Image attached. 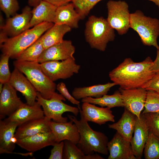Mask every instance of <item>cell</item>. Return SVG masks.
<instances>
[{
    "mask_svg": "<svg viewBox=\"0 0 159 159\" xmlns=\"http://www.w3.org/2000/svg\"><path fill=\"white\" fill-rule=\"evenodd\" d=\"M154 3L159 8V0H148Z\"/></svg>",
    "mask_w": 159,
    "mask_h": 159,
    "instance_id": "7bdbcfd3",
    "label": "cell"
},
{
    "mask_svg": "<svg viewBox=\"0 0 159 159\" xmlns=\"http://www.w3.org/2000/svg\"><path fill=\"white\" fill-rule=\"evenodd\" d=\"M36 100L41 105L45 116L55 122H67V117L62 116L63 114L65 112H71L75 116H77L80 112L78 107L67 105L60 99H45L37 92Z\"/></svg>",
    "mask_w": 159,
    "mask_h": 159,
    "instance_id": "9c48e42d",
    "label": "cell"
},
{
    "mask_svg": "<svg viewBox=\"0 0 159 159\" xmlns=\"http://www.w3.org/2000/svg\"><path fill=\"white\" fill-rule=\"evenodd\" d=\"M75 49L70 40L62 42L45 49L39 58L41 63L50 61H62L69 58L75 59L73 55Z\"/></svg>",
    "mask_w": 159,
    "mask_h": 159,
    "instance_id": "4fadbf2b",
    "label": "cell"
},
{
    "mask_svg": "<svg viewBox=\"0 0 159 159\" xmlns=\"http://www.w3.org/2000/svg\"><path fill=\"white\" fill-rule=\"evenodd\" d=\"M116 85L115 82H108L88 87H76L72 92V95L77 100L90 97L98 98L107 94L110 88Z\"/></svg>",
    "mask_w": 159,
    "mask_h": 159,
    "instance_id": "484cf974",
    "label": "cell"
},
{
    "mask_svg": "<svg viewBox=\"0 0 159 159\" xmlns=\"http://www.w3.org/2000/svg\"><path fill=\"white\" fill-rule=\"evenodd\" d=\"M81 16L76 10L73 4L70 2L57 7L54 23L65 25L71 28H77Z\"/></svg>",
    "mask_w": 159,
    "mask_h": 159,
    "instance_id": "603a6c76",
    "label": "cell"
},
{
    "mask_svg": "<svg viewBox=\"0 0 159 159\" xmlns=\"http://www.w3.org/2000/svg\"><path fill=\"white\" fill-rule=\"evenodd\" d=\"M101 0H71V2L73 4L82 19H84L94 6Z\"/></svg>",
    "mask_w": 159,
    "mask_h": 159,
    "instance_id": "d6a6232c",
    "label": "cell"
},
{
    "mask_svg": "<svg viewBox=\"0 0 159 159\" xmlns=\"http://www.w3.org/2000/svg\"><path fill=\"white\" fill-rule=\"evenodd\" d=\"M41 105L37 101L33 105L24 104L6 119L16 122L19 125L29 121L42 118L45 116Z\"/></svg>",
    "mask_w": 159,
    "mask_h": 159,
    "instance_id": "44dd1931",
    "label": "cell"
},
{
    "mask_svg": "<svg viewBox=\"0 0 159 159\" xmlns=\"http://www.w3.org/2000/svg\"><path fill=\"white\" fill-rule=\"evenodd\" d=\"M42 0H28V4L29 6L36 7Z\"/></svg>",
    "mask_w": 159,
    "mask_h": 159,
    "instance_id": "b9f144b4",
    "label": "cell"
},
{
    "mask_svg": "<svg viewBox=\"0 0 159 159\" xmlns=\"http://www.w3.org/2000/svg\"><path fill=\"white\" fill-rule=\"evenodd\" d=\"M57 7L71 2V0H43Z\"/></svg>",
    "mask_w": 159,
    "mask_h": 159,
    "instance_id": "60d3db41",
    "label": "cell"
},
{
    "mask_svg": "<svg viewBox=\"0 0 159 159\" xmlns=\"http://www.w3.org/2000/svg\"><path fill=\"white\" fill-rule=\"evenodd\" d=\"M82 102H87L98 105L101 107H106L111 108L115 107H124V104L120 92L115 91L111 95L105 94L102 97L95 98L87 97L81 100Z\"/></svg>",
    "mask_w": 159,
    "mask_h": 159,
    "instance_id": "83f0119b",
    "label": "cell"
},
{
    "mask_svg": "<svg viewBox=\"0 0 159 159\" xmlns=\"http://www.w3.org/2000/svg\"><path fill=\"white\" fill-rule=\"evenodd\" d=\"M51 121V120L44 116L24 122L18 126L15 137L18 140L51 131L49 126Z\"/></svg>",
    "mask_w": 159,
    "mask_h": 159,
    "instance_id": "d6986e66",
    "label": "cell"
},
{
    "mask_svg": "<svg viewBox=\"0 0 159 159\" xmlns=\"http://www.w3.org/2000/svg\"><path fill=\"white\" fill-rule=\"evenodd\" d=\"M68 116L77 127L80 139L77 146L85 155L92 154L95 152L108 154V139L104 133L93 130L81 115L80 120L74 116L68 115Z\"/></svg>",
    "mask_w": 159,
    "mask_h": 159,
    "instance_id": "3957f363",
    "label": "cell"
},
{
    "mask_svg": "<svg viewBox=\"0 0 159 159\" xmlns=\"http://www.w3.org/2000/svg\"><path fill=\"white\" fill-rule=\"evenodd\" d=\"M80 115L87 121L91 122L101 125L107 122H114V116L110 108L99 107L95 104L83 102L81 108L78 106Z\"/></svg>",
    "mask_w": 159,
    "mask_h": 159,
    "instance_id": "7c38bea8",
    "label": "cell"
},
{
    "mask_svg": "<svg viewBox=\"0 0 159 159\" xmlns=\"http://www.w3.org/2000/svg\"><path fill=\"white\" fill-rule=\"evenodd\" d=\"M0 7L7 18L16 14L19 8L17 0H0Z\"/></svg>",
    "mask_w": 159,
    "mask_h": 159,
    "instance_id": "d590c367",
    "label": "cell"
},
{
    "mask_svg": "<svg viewBox=\"0 0 159 159\" xmlns=\"http://www.w3.org/2000/svg\"><path fill=\"white\" fill-rule=\"evenodd\" d=\"M150 70L154 73L159 72V49H157L156 57L153 62Z\"/></svg>",
    "mask_w": 159,
    "mask_h": 159,
    "instance_id": "ab89813d",
    "label": "cell"
},
{
    "mask_svg": "<svg viewBox=\"0 0 159 159\" xmlns=\"http://www.w3.org/2000/svg\"><path fill=\"white\" fill-rule=\"evenodd\" d=\"M136 116L125 108L121 117L118 121L109 124V128L116 130L120 135L130 142L134 132L136 120Z\"/></svg>",
    "mask_w": 159,
    "mask_h": 159,
    "instance_id": "d4e9b609",
    "label": "cell"
},
{
    "mask_svg": "<svg viewBox=\"0 0 159 159\" xmlns=\"http://www.w3.org/2000/svg\"><path fill=\"white\" fill-rule=\"evenodd\" d=\"M19 126L17 122L6 119L0 121V154H11L13 152L15 144L12 143V138L15 136L16 128Z\"/></svg>",
    "mask_w": 159,
    "mask_h": 159,
    "instance_id": "7402d4cb",
    "label": "cell"
},
{
    "mask_svg": "<svg viewBox=\"0 0 159 159\" xmlns=\"http://www.w3.org/2000/svg\"><path fill=\"white\" fill-rule=\"evenodd\" d=\"M130 28L137 32L143 44L159 49L157 39L159 35V20L147 16L138 10L130 14Z\"/></svg>",
    "mask_w": 159,
    "mask_h": 159,
    "instance_id": "8992f818",
    "label": "cell"
},
{
    "mask_svg": "<svg viewBox=\"0 0 159 159\" xmlns=\"http://www.w3.org/2000/svg\"><path fill=\"white\" fill-rule=\"evenodd\" d=\"M125 108L135 115L138 119L140 117L146 96L147 90L143 88L129 89L119 88Z\"/></svg>",
    "mask_w": 159,
    "mask_h": 159,
    "instance_id": "8fae6325",
    "label": "cell"
},
{
    "mask_svg": "<svg viewBox=\"0 0 159 159\" xmlns=\"http://www.w3.org/2000/svg\"><path fill=\"white\" fill-rule=\"evenodd\" d=\"M56 89L65 99L73 104L80 105V102L70 94L64 83L60 82L56 86Z\"/></svg>",
    "mask_w": 159,
    "mask_h": 159,
    "instance_id": "8d00e7d4",
    "label": "cell"
},
{
    "mask_svg": "<svg viewBox=\"0 0 159 159\" xmlns=\"http://www.w3.org/2000/svg\"><path fill=\"white\" fill-rule=\"evenodd\" d=\"M63 159H103L97 154L85 155L76 145L68 140L64 141Z\"/></svg>",
    "mask_w": 159,
    "mask_h": 159,
    "instance_id": "f1b7e54d",
    "label": "cell"
},
{
    "mask_svg": "<svg viewBox=\"0 0 159 159\" xmlns=\"http://www.w3.org/2000/svg\"><path fill=\"white\" fill-rule=\"evenodd\" d=\"M57 7L42 0L32 10L29 28L42 23H54Z\"/></svg>",
    "mask_w": 159,
    "mask_h": 159,
    "instance_id": "cb8c5ba5",
    "label": "cell"
},
{
    "mask_svg": "<svg viewBox=\"0 0 159 159\" xmlns=\"http://www.w3.org/2000/svg\"><path fill=\"white\" fill-rule=\"evenodd\" d=\"M56 143L55 136L51 131L18 139L16 144L29 152H34L48 146H53Z\"/></svg>",
    "mask_w": 159,
    "mask_h": 159,
    "instance_id": "2e32d148",
    "label": "cell"
},
{
    "mask_svg": "<svg viewBox=\"0 0 159 159\" xmlns=\"http://www.w3.org/2000/svg\"><path fill=\"white\" fill-rule=\"evenodd\" d=\"M107 148L109 153L108 159H137L133 154L130 142L117 132L108 142Z\"/></svg>",
    "mask_w": 159,
    "mask_h": 159,
    "instance_id": "e0dca14e",
    "label": "cell"
},
{
    "mask_svg": "<svg viewBox=\"0 0 159 159\" xmlns=\"http://www.w3.org/2000/svg\"><path fill=\"white\" fill-rule=\"evenodd\" d=\"M40 64L44 72L53 82L70 78L78 73L80 68V65L76 63L75 59L73 58L48 61Z\"/></svg>",
    "mask_w": 159,
    "mask_h": 159,
    "instance_id": "ba28073f",
    "label": "cell"
},
{
    "mask_svg": "<svg viewBox=\"0 0 159 159\" xmlns=\"http://www.w3.org/2000/svg\"><path fill=\"white\" fill-rule=\"evenodd\" d=\"M64 145V142L63 141L59 143H56L53 146V147L51 150V154L48 159H63Z\"/></svg>",
    "mask_w": 159,
    "mask_h": 159,
    "instance_id": "74e56055",
    "label": "cell"
},
{
    "mask_svg": "<svg viewBox=\"0 0 159 159\" xmlns=\"http://www.w3.org/2000/svg\"><path fill=\"white\" fill-rule=\"evenodd\" d=\"M40 37L24 50L16 58V60L19 61L38 62L39 58L45 49Z\"/></svg>",
    "mask_w": 159,
    "mask_h": 159,
    "instance_id": "f546056e",
    "label": "cell"
},
{
    "mask_svg": "<svg viewBox=\"0 0 159 159\" xmlns=\"http://www.w3.org/2000/svg\"><path fill=\"white\" fill-rule=\"evenodd\" d=\"M9 56L2 54L0 60V82L3 84L8 82L11 73L10 71L9 61Z\"/></svg>",
    "mask_w": 159,
    "mask_h": 159,
    "instance_id": "e575fe53",
    "label": "cell"
},
{
    "mask_svg": "<svg viewBox=\"0 0 159 159\" xmlns=\"http://www.w3.org/2000/svg\"><path fill=\"white\" fill-rule=\"evenodd\" d=\"M13 64L15 68L24 74L42 97L66 100L61 95L55 92L57 85L44 72L38 62L16 60Z\"/></svg>",
    "mask_w": 159,
    "mask_h": 159,
    "instance_id": "7a4b0ae2",
    "label": "cell"
},
{
    "mask_svg": "<svg viewBox=\"0 0 159 159\" xmlns=\"http://www.w3.org/2000/svg\"><path fill=\"white\" fill-rule=\"evenodd\" d=\"M144 109L142 113L159 112V92L149 90H147Z\"/></svg>",
    "mask_w": 159,
    "mask_h": 159,
    "instance_id": "1f68e13d",
    "label": "cell"
},
{
    "mask_svg": "<svg viewBox=\"0 0 159 159\" xmlns=\"http://www.w3.org/2000/svg\"><path fill=\"white\" fill-rule=\"evenodd\" d=\"M153 62L149 57L140 62L126 58L109 72V77L122 89H144L155 73L150 70Z\"/></svg>",
    "mask_w": 159,
    "mask_h": 159,
    "instance_id": "6da1fadb",
    "label": "cell"
},
{
    "mask_svg": "<svg viewBox=\"0 0 159 159\" xmlns=\"http://www.w3.org/2000/svg\"><path fill=\"white\" fill-rule=\"evenodd\" d=\"M71 29L67 25L54 24L40 37L45 49L62 42L64 35Z\"/></svg>",
    "mask_w": 159,
    "mask_h": 159,
    "instance_id": "4316f807",
    "label": "cell"
},
{
    "mask_svg": "<svg viewBox=\"0 0 159 159\" xmlns=\"http://www.w3.org/2000/svg\"><path fill=\"white\" fill-rule=\"evenodd\" d=\"M32 17V9L30 6H25L21 14L7 18L5 23L1 25L0 34L12 37L24 32L30 29Z\"/></svg>",
    "mask_w": 159,
    "mask_h": 159,
    "instance_id": "30bf717a",
    "label": "cell"
},
{
    "mask_svg": "<svg viewBox=\"0 0 159 159\" xmlns=\"http://www.w3.org/2000/svg\"><path fill=\"white\" fill-rule=\"evenodd\" d=\"M144 89L146 90H152L159 92V72L155 73Z\"/></svg>",
    "mask_w": 159,
    "mask_h": 159,
    "instance_id": "f35d334b",
    "label": "cell"
},
{
    "mask_svg": "<svg viewBox=\"0 0 159 159\" xmlns=\"http://www.w3.org/2000/svg\"><path fill=\"white\" fill-rule=\"evenodd\" d=\"M16 90L9 83L4 84L0 93V117L9 116L24 104L17 95Z\"/></svg>",
    "mask_w": 159,
    "mask_h": 159,
    "instance_id": "5bb4252c",
    "label": "cell"
},
{
    "mask_svg": "<svg viewBox=\"0 0 159 159\" xmlns=\"http://www.w3.org/2000/svg\"><path fill=\"white\" fill-rule=\"evenodd\" d=\"M149 133L148 128L143 118L141 115L140 119L136 117L134 135L130 143L137 159H141L142 158Z\"/></svg>",
    "mask_w": 159,
    "mask_h": 159,
    "instance_id": "ffe728a7",
    "label": "cell"
},
{
    "mask_svg": "<svg viewBox=\"0 0 159 159\" xmlns=\"http://www.w3.org/2000/svg\"><path fill=\"white\" fill-rule=\"evenodd\" d=\"M23 74L15 68L11 73L9 82L16 90L22 93L27 104L33 105L36 102L37 91Z\"/></svg>",
    "mask_w": 159,
    "mask_h": 159,
    "instance_id": "9a60e30c",
    "label": "cell"
},
{
    "mask_svg": "<svg viewBox=\"0 0 159 159\" xmlns=\"http://www.w3.org/2000/svg\"><path fill=\"white\" fill-rule=\"evenodd\" d=\"M3 86H4V84L2 83H0V93H1V92L2 90V89H3Z\"/></svg>",
    "mask_w": 159,
    "mask_h": 159,
    "instance_id": "ee69618b",
    "label": "cell"
},
{
    "mask_svg": "<svg viewBox=\"0 0 159 159\" xmlns=\"http://www.w3.org/2000/svg\"><path fill=\"white\" fill-rule=\"evenodd\" d=\"M51 22L42 23L15 37H6L0 42L3 54L16 59L26 49L38 39L54 24Z\"/></svg>",
    "mask_w": 159,
    "mask_h": 159,
    "instance_id": "277c9868",
    "label": "cell"
},
{
    "mask_svg": "<svg viewBox=\"0 0 159 159\" xmlns=\"http://www.w3.org/2000/svg\"><path fill=\"white\" fill-rule=\"evenodd\" d=\"M114 30L107 19L92 15L89 17L86 24V40L92 48L104 51L107 44L115 39Z\"/></svg>",
    "mask_w": 159,
    "mask_h": 159,
    "instance_id": "5b68a950",
    "label": "cell"
},
{
    "mask_svg": "<svg viewBox=\"0 0 159 159\" xmlns=\"http://www.w3.org/2000/svg\"><path fill=\"white\" fill-rule=\"evenodd\" d=\"M49 126L57 143L68 140L77 145L78 143L80 133L76 125L72 120L64 122L51 121Z\"/></svg>",
    "mask_w": 159,
    "mask_h": 159,
    "instance_id": "ac0fdd59",
    "label": "cell"
},
{
    "mask_svg": "<svg viewBox=\"0 0 159 159\" xmlns=\"http://www.w3.org/2000/svg\"><path fill=\"white\" fill-rule=\"evenodd\" d=\"M151 132L159 138V112L141 113Z\"/></svg>",
    "mask_w": 159,
    "mask_h": 159,
    "instance_id": "836d02e7",
    "label": "cell"
},
{
    "mask_svg": "<svg viewBox=\"0 0 159 159\" xmlns=\"http://www.w3.org/2000/svg\"><path fill=\"white\" fill-rule=\"evenodd\" d=\"M107 7L106 19L110 25L119 34H126L130 28V14L127 4L124 1L110 0Z\"/></svg>",
    "mask_w": 159,
    "mask_h": 159,
    "instance_id": "52a82bcc",
    "label": "cell"
},
{
    "mask_svg": "<svg viewBox=\"0 0 159 159\" xmlns=\"http://www.w3.org/2000/svg\"><path fill=\"white\" fill-rule=\"evenodd\" d=\"M143 153L145 159H159V138L149 132Z\"/></svg>",
    "mask_w": 159,
    "mask_h": 159,
    "instance_id": "4dcf8cb0",
    "label": "cell"
}]
</instances>
